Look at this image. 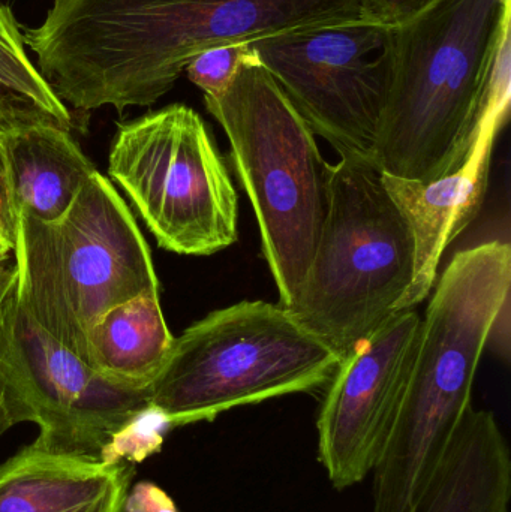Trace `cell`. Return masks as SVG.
<instances>
[{
  "mask_svg": "<svg viewBox=\"0 0 511 512\" xmlns=\"http://www.w3.org/2000/svg\"><path fill=\"white\" fill-rule=\"evenodd\" d=\"M359 18V0H54L38 42L66 104L122 113L164 98L210 48Z\"/></svg>",
  "mask_w": 511,
  "mask_h": 512,
  "instance_id": "6da1fadb",
  "label": "cell"
},
{
  "mask_svg": "<svg viewBox=\"0 0 511 512\" xmlns=\"http://www.w3.org/2000/svg\"><path fill=\"white\" fill-rule=\"evenodd\" d=\"M511 0H434L387 27L374 161L431 183L455 173L495 108L510 105Z\"/></svg>",
  "mask_w": 511,
  "mask_h": 512,
  "instance_id": "7a4b0ae2",
  "label": "cell"
},
{
  "mask_svg": "<svg viewBox=\"0 0 511 512\" xmlns=\"http://www.w3.org/2000/svg\"><path fill=\"white\" fill-rule=\"evenodd\" d=\"M511 291L509 243L458 252L422 318L404 399L374 471V512H416L470 411L489 337Z\"/></svg>",
  "mask_w": 511,
  "mask_h": 512,
  "instance_id": "3957f363",
  "label": "cell"
},
{
  "mask_svg": "<svg viewBox=\"0 0 511 512\" xmlns=\"http://www.w3.org/2000/svg\"><path fill=\"white\" fill-rule=\"evenodd\" d=\"M230 141L254 207L264 258L290 309L305 282L330 204L332 165L314 132L249 47L224 92L204 96Z\"/></svg>",
  "mask_w": 511,
  "mask_h": 512,
  "instance_id": "277c9868",
  "label": "cell"
},
{
  "mask_svg": "<svg viewBox=\"0 0 511 512\" xmlns=\"http://www.w3.org/2000/svg\"><path fill=\"white\" fill-rule=\"evenodd\" d=\"M14 258L20 306L83 360L87 333L107 310L159 292L149 246L131 210L98 171L59 221L18 218Z\"/></svg>",
  "mask_w": 511,
  "mask_h": 512,
  "instance_id": "5b68a950",
  "label": "cell"
},
{
  "mask_svg": "<svg viewBox=\"0 0 511 512\" xmlns=\"http://www.w3.org/2000/svg\"><path fill=\"white\" fill-rule=\"evenodd\" d=\"M341 360L288 307L240 301L174 337L149 403L173 429L210 423L239 406L326 387Z\"/></svg>",
  "mask_w": 511,
  "mask_h": 512,
  "instance_id": "8992f818",
  "label": "cell"
},
{
  "mask_svg": "<svg viewBox=\"0 0 511 512\" xmlns=\"http://www.w3.org/2000/svg\"><path fill=\"white\" fill-rule=\"evenodd\" d=\"M414 276L410 225L374 159L332 165L326 222L291 312L341 357L398 312Z\"/></svg>",
  "mask_w": 511,
  "mask_h": 512,
  "instance_id": "52a82bcc",
  "label": "cell"
},
{
  "mask_svg": "<svg viewBox=\"0 0 511 512\" xmlns=\"http://www.w3.org/2000/svg\"><path fill=\"white\" fill-rule=\"evenodd\" d=\"M108 174L165 251L209 256L237 240L233 180L197 111L171 104L117 128Z\"/></svg>",
  "mask_w": 511,
  "mask_h": 512,
  "instance_id": "ba28073f",
  "label": "cell"
},
{
  "mask_svg": "<svg viewBox=\"0 0 511 512\" xmlns=\"http://www.w3.org/2000/svg\"><path fill=\"white\" fill-rule=\"evenodd\" d=\"M15 288L0 306V391L18 423L38 424V447L98 459L111 435L149 406L150 388L108 381L42 330Z\"/></svg>",
  "mask_w": 511,
  "mask_h": 512,
  "instance_id": "9c48e42d",
  "label": "cell"
},
{
  "mask_svg": "<svg viewBox=\"0 0 511 512\" xmlns=\"http://www.w3.org/2000/svg\"><path fill=\"white\" fill-rule=\"evenodd\" d=\"M386 29L359 18L249 47L314 135L341 158L374 159L386 96Z\"/></svg>",
  "mask_w": 511,
  "mask_h": 512,
  "instance_id": "30bf717a",
  "label": "cell"
},
{
  "mask_svg": "<svg viewBox=\"0 0 511 512\" xmlns=\"http://www.w3.org/2000/svg\"><path fill=\"white\" fill-rule=\"evenodd\" d=\"M422 316L401 310L342 357L317 420L318 460L336 490L374 471L407 390Z\"/></svg>",
  "mask_w": 511,
  "mask_h": 512,
  "instance_id": "8fae6325",
  "label": "cell"
},
{
  "mask_svg": "<svg viewBox=\"0 0 511 512\" xmlns=\"http://www.w3.org/2000/svg\"><path fill=\"white\" fill-rule=\"evenodd\" d=\"M509 110L510 105H503L486 117L470 155L455 173L431 183L384 174V185L404 213L414 239L413 282L398 312L416 309L428 298L444 252L479 215L488 191L494 143Z\"/></svg>",
  "mask_w": 511,
  "mask_h": 512,
  "instance_id": "7c38bea8",
  "label": "cell"
},
{
  "mask_svg": "<svg viewBox=\"0 0 511 512\" xmlns=\"http://www.w3.org/2000/svg\"><path fill=\"white\" fill-rule=\"evenodd\" d=\"M132 469L33 442L0 465V512H123Z\"/></svg>",
  "mask_w": 511,
  "mask_h": 512,
  "instance_id": "4fadbf2b",
  "label": "cell"
},
{
  "mask_svg": "<svg viewBox=\"0 0 511 512\" xmlns=\"http://www.w3.org/2000/svg\"><path fill=\"white\" fill-rule=\"evenodd\" d=\"M511 454L491 411L459 424L416 512H510Z\"/></svg>",
  "mask_w": 511,
  "mask_h": 512,
  "instance_id": "5bb4252c",
  "label": "cell"
},
{
  "mask_svg": "<svg viewBox=\"0 0 511 512\" xmlns=\"http://www.w3.org/2000/svg\"><path fill=\"white\" fill-rule=\"evenodd\" d=\"M3 141L17 218L59 221L98 171L63 129L36 126L3 135Z\"/></svg>",
  "mask_w": 511,
  "mask_h": 512,
  "instance_id": "9a60e30c",
  "label": "cell"
},
{
  "mask_svg": "<svg viewBox=\"0 0 511 512\" xmlns=\"http://www.w3.org/2000/svg\"><path fill=\"white\" fill-rule=\"evenodd\" d=\"M173 342L159 292H146L111 307L90 327L84 360L114 384L149 390Z\"/></svg>",
  "mask_w": 511,
  "mask_h": 512,
  "instance_id": "2e32d148",
  "label": "cell"
},
{
  "mask_svg": "<svg viewBox=\"0 0 511 512\" xmlns=\"http://www.w3.org/2000/svg\"><path fill=\"white\" fill-rule=\"evenodd\" d=\"M36 126L71 132L74 120L27 54L11 6L0 3V134Z\"/></svg>",
  "mask_w": 511,
  "mask_h": 512,
  "instance_id": "e0dca14e",
  "label": "cell"
},
{
  "mask_svg": "<svg viewBox=\"0 0 511 512\" xmlns=\"http://www.w3.org/2000/svg\"><path fill=\"white\" fill-rule=\"evenodd\" d=\"M171 429L173 426L170 420L149 403L147 408L111 435L102 447L98 460L107 465L143 463L149 457L161 453L165 436Z\"/></svg>",
  "mask_w": 511,
  "mask_h": 512,
  "instance_id": "ac0fdd59",
  "label": "cell"
},
{
  "mask_svg": "<svg viewBox=\"0 0 511 512\" xmlns=\"http://www.w3.org/2000/svg\"><path fill=\"white\" fill-rule=\"evenodd\" d=\"M248 53L249 44L210 48L194 57L186 66L185 72L189 81L195 84L204 96L219 95L227 89L243 57Z\"/></svg>",
  "mask_w": 511,
  "mask_h": 512,
  "instance_id": "d6986e66",
  "label": "cell"
},
{
  "mask_svg": "<svg viewBox=\"0 0 511 512\" xmlns=\"http://www.w3.org/2000/svg\"><path fill=\"white\" fill-rule=\"evenodd\" d=\"M434 0H359L360 18L383 27L398 26L416 17Z\"/></svg>",
  "mask_w": 511,
  "mask_h": 512,
  "instance_id": "ffe728a7",
  "label": "cell"
},
{
  "mask_svg": "<svg viewBox=\"0 0 511 512\" xmlns=\"http://www.w3.org/2000/svg\"><path fill=\"white\" fill-rule=\"evenodd\" d=\"M123 512H180L173 498L150 481H140L126 495Z\"/></svg>",
  "mask_w": 511,
  "mask_h": 512,
  "instance_id": "44dd1931",
  "label": "cell"
},
{
  "mask_svg": "<svg viewBox=\"0 0 511 512\" xmlns=\"http://www.w3.org/2000/svg\"><path fill=\"white\" fill-rule=\"evenodd\" d=\"M0 225L9 239L17 240L18 218L12 201L11 185H9L8 162H6L5 141L0 134Z\"/></svg>",
  "mask_w": 511,
  "mask_h": 512,
  "instance_id": "7402d4cb",
  "label": "cell"
},
{
  "mask_svg": "<svg viewBox=\"0 0 511 512\" xmlns=\"http://www.w3.org/2000/svg\"><path fill=\"white\" fill-rule=\"evenodd\" d=\"M17 283L14 252H0V306Z\"/></svg>",
  "mask_w": 511,
  "mask_h": 512,
  "instance_id": "603a6c76",
  "label": "cell"
},
{
  "mask_svg": "<svg viewBox=\"0 0 511 512\" xmlns=\"http://www.w3.org/2000/svg\"><path fill=\"white\" fill-rule=\"evenodd\" d=\"M15 424H18L17 417H15L11 408H9L8 402H6L2 391H0V436L8 432Z\"/></svg>",
  "mask_w": 511,
  "mask_h": 512,
  "instance_id": "cb8c5ba5",
  "label": "cell"
},
{
  "mask_svg": "<svg viewBox=\"0 0 511 512\" xmlns=\"http://www.w3.org/2000/svg\"><path fill=\"white\" fill-rule=\"evenodd\" d=\"M14 242L9 239L8 234L3 230L2 225H0V252H14Z\"/></svg>",
  "mask_w": 511,
  "mask_h": 512,
  "instance_id": "d4e9b609",
  "label": "cell"
}]
</instances>
